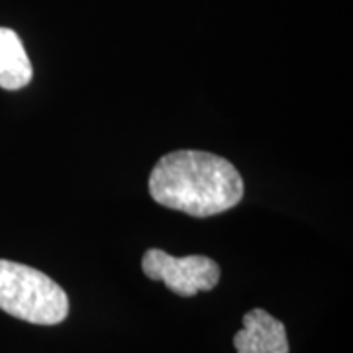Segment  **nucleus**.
I'll return each mask as SVG.
<instances>
[{"mask_svg":"<svg viewBox=\"0 0 353 353\" xmlns=\"http://www.w3.org/2000/svg\"><path fill=\"white\" fill-rule=\"evenodd\" d=\"M34 77L22 39L10 28H0V88L20 90Z\"/></svg>","mask_w":353,"mask_h":353,"instance_id":"39448f33","label":"nucleus"},{"mask_svg":"<svg viewBox=\"0 0 353 353\" xmlns=\"http://www.w3.org/2000/svg\"><path fill=\"white\" fill-rule=\"evenodd\" d=\"M0 310L30 324L55 326L69 314V299L46 273L0 259Z\"/></svg>","mask_w":353,"mask_h":353,"instance_id":"f03ea898","label":"nucleus"},{"mask_svg":"<svg viewBox=\"0 0 353 353\" xmlns=\"http://www.w3.org/2000/svg\"><path fill=\"white\" fill-rule=\"evenodd\" d=\"M150 194L161 206L206 218L234 208L243 196V181L240 171L220 155L181 150L155 163Z\"/></svg>","mask_w":353,"mask_h":353,"instance_id":"f257e3e1","label":"nucleus"},{"mask_svg":"<svg viewBox=\"0 0 353 353\" xmlns=\"http://www.w3.org/2000/svg\"><path fill=\"white\" fill-rule=\"evenodd\" d=\"M234 345L238 353H289L283 322L263 308H253L243 316V328L234 336Z\"/></svg>","mask_w":353,"mask_h":353,"instance_id":"20e7f679","label":"nucleus"},{"mask_svg":"<svg viewBox=\"0 0 353 353\" xmlns=\"http://www.w3.org/2000/svg\"><path fill=\"white\" fill-rule=\"evenodd\" d=\"M141 269L152 281H163L179 296H194L201 290H212L220 281V267L206 255L175 257L152 248L141 257Z\"/></svg>","mask_w":353,"mask_h":353,"instance_id":"7ed1b4c3","label":"nucleus"}]
</instances>
